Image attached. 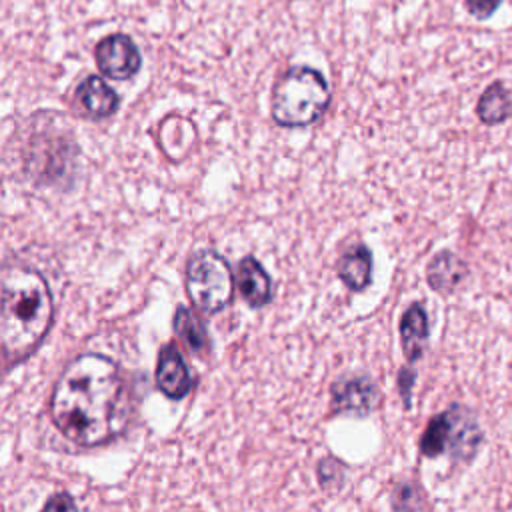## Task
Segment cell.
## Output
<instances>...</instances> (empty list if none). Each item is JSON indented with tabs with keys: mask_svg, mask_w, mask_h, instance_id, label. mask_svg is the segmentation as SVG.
Listing matches in <instances>:
<instances>
[{
	"mask_svg": "<svg viewBox=\"0 0 512 512\" xmlns=\"http://www.w3.org/2000/svg\"><path fill=\"white\" fill-rule=\"evenodd\" d=\"M50 418L78 446L116 438L130 420V394L118 364L96 352L76 356L54 386Z\"/></svg>",
	"mask_w": 512,
	"mask_h": 512,
	"instance_id": "obj_1",
	"label": "cell"
},
{
	"mask_svg": "<svg viewBox=\"0 0 512 512\" xmlns=\"http://www.w3.org/2000/svg\"><path fill=\"white\" fill-rule=\"evenodd\" d=\"M52 316L54 304L44 276L22 264L4 266L0 340L6 366L22 362L40 346Z\"/></svg>",
	"mask_w": 512,
	"mask_h": 512,
	"instance_id": "obj_2",
	"label": "cell"
},
{
	"mask_svg": "<svg viewBox=\"0 0 512 512\" xmlns=\"http://www.w3.org/2000/svg\"><path fill=\"white\" fill-rule=\"evenodd\" d=\"M330 104L326 78L310 66L286 70L272 88L270 114L278 126L302 128L316 122Z\"/></svg>",
	"mask_w": 512,
	"mask_h": 512,
	"instance_id": "obj_3",
	"label": "cell"
},
{
	"mask_svg": "<svg viewBox=\"0 0 512 512\" xmlns=\"http://www.w3.org/2000/svg\"><path fill=\"white\" fill-rule=\"evenodd\" d=\"M184 284L190 302L206 314L226 308L234 294L230 264L214 250H198L188 258Z\"/></svg>",
	"mask_w": 512,
	"mask_h": 512,
	"instance_id": "obj_4",
	"label": "cell"
},
{
	"mask_svg": "<svg viewBox=\"0 0 512 512\" xmlns=\"http://www.w3.org/2000/svg\"><path fill=\"white\" fill-rule=\"evenodd\" d=\"M480 440L482 432L472 414L462 406H450L428 422L420 438V452L428 458L448 452L452 458L468 460Z\"/></svg>",
	"mask_w": 512,
	"mask_h": 512,
	"instance_id": "obj_5",
	"label": "cell"
},
{
	"mask_svg": "<svg viewBox=\"0 0 512 512\" xmlns=\"http://www.w3.org/2000/svg\"><path fill=\"white\" fill-rule=\"evenodd\" d=\"M98 70L112 80H128L138 74L142 56L134 40L126 34H108L94 48Z\"/></svg>",
	"mask_w": 512,
	"mask_h": 512,
	"instance_id": "obj_6",
	"label": "cell"
},
{
	"mask_svg": "<svg viewBox=\"0 0 512 512\" xmlns=\"http://www.w3.org/2000/svg\"><path fill=\"white\" fill-rule=\"evenodd\" d=\"M156 386L160 392L172 400L184 398L192 388V376L186 362L174 344L162 346L156 360Z\"/></svg>",
	"mask_w": 512,
	"mask_h": 512,
	"instance_id": "obj_7",
	"label": "cell"
},
{
	"mask_svg": "<svg viewBox=\"0 0 512 512\" xmlns=\"http://www.w3.org/2000/svg\"><path fill=\"white\" fill-rule=\"evenodd\" d=\"M332 406L336 412L368 414L378 404V390L366 378H342L332 384Z\"/></svg>",
	"mask_w": 512,
	"mask_h": 512,
	"instance_id": "obj_8",
	"label": "cell"
},
{
	"mask_svg": "<svg viewBox=\"0 0 512 512\" xmlns=\"http://www.w3.org/2000/svg\"><path fill=\"white\" fill-rule=\"evenodd\" d=\"M238 292L250 308H262L272 298V278L254 256H244L236 274Z\"/></svg>",
	"mask_w": 512,
	"mask_h": 512,
	"instance_id": "obj_9",
	"label": "cell"
},
{
	"mask_svg": "<svg viewBox=\"0 0 512 512\" xmlns=\"http://www.w3.org/2000/svg\"><path fill=\"white\" fill-rule=\"evenodd\" d=\"M76 104L90 118H106L118 110L120 98L100 76H88L76 88Z\"/></svg>",
	"mask_w": 512,
	"mask_h": 512,
	"instance_id": "obj_10",
	"label": "cell"
},
{
	"mask_svg": "<svg viewBox=\"0 0 512 512\" xmlns=\"http://www.w3.org/2000/svg\"><path fill=\"white\" fill-rule=\"evenodd\" d=\"M468 276V266L464 260H460L456 254L442 250L438 252L426 268V280L428 284L442 294H450L454 292L464 278Z\"/></svg>",
	"mask_w": 512,
	"mask_h": 512,
	"instance_id": "obj_11",
	"label": "cell"
},
{
	"mask_svg": "<svg viewBox=\"0 0 512 512\" xmlns=\"http://www.w3.org/2000/svg\"><path fill=\"white\" fill-rule=\"evenodd\" d=\"M338 278L354 292L364 290L372 282V254L364 244L350 246L336 262Z\"/></svg>",
	"mask_w": 512,
	"mask_h": 512,
	"instance_id": "obj_12",
	"label": "cell"
},
{
	"mask_svg": "<svg viewBox=\"0 0 512 512\" xmlns=\"http://www.w3.org/2000/svg\"><path fill=\"white\" fill-rule=\"evenodd\" d=\"M428 340V316L420 304H410L400 320V344L404 356L414 362L422 356Z\"/></svg>",
	"mask_w": 512,
	"mask_h": 512,
	"instance_id": "obj_13",
	"label": "cell"
},
{
	"mask_svg": "<svg viewBox=\"0 0 512 512\" xmlns=\"http://www.w3.org/2000/svg\"><path fill=\"white\" fill-rule=\"evenodd\" d=\"M476 114H478L480 122H484L488 126L502 124L504 120L510 118L512 98L502 82H494L482 92V96L476 104Z\"/></svg>",
	"mask_w": 512,
	"mask_h": 512,
	"instance_id": "obj_14",
	"label": "cell"
},
{
	"mask_svg": "<svg viewBox=\"0 0 512 512\" xmlns=\"http://www.w3.org/2000/svg\"><path fill=\"white\" fill-rule=\"evenodd\" d=\"M174 332L186 344V348L194 354H204L210 350L208 332L202 320L186 306L176 308L174 312Z\"/></svg>",
	"mask_w": 512,
	"mask_h": 512,
	"instance_id": "obj_15",
	"label": "cell"
},
{
	"mask_svg": "<svg viewBox=\"0 0 512 512\" xmlns=\"http://www.w3.org/2000/svg\"><path fill=\"white\" fill-rule=\"evenodd\" d=\"M500 4H502V0H466L468 12L478 20L492 16Z\"/></svg>",
	"mask_w": 512,
	"mask_h": 512,
	"instance_id": "obj_16",
	"label": "cell"
},
{
	"mask_svg": "<svg viewBox=\"0 0 512 512\" xmlns=\"http://www.w3.org/2000/svg\"><path fill=\"white\" fill-rule=\"evenodd\" d=\"M414 382V372L412 370H402L398 376V388L402 390V398L406 402V406L410 404V388Z\"/></svg>",
	"mask_w": 512,
	"mask_h": 512,
	"instance_id": "obj_17",
	"label": "cell"
},
{
	"mask_svg": "<svg viewBox=\"0 0 512 512\" xmlns=\"http://www.w3.org/2000/svg\"><path fill=\"white\" fill-rule=\"evenodd\" d=\"M76 502L68 494H56L52 500L44 504L46 510H60V508H74Z\"/></svg>",
	"mask_w": 512,
	"mask_h": 512,
	"instance_id": "obj_18",
	"label": "cell"
}]
</instances>
